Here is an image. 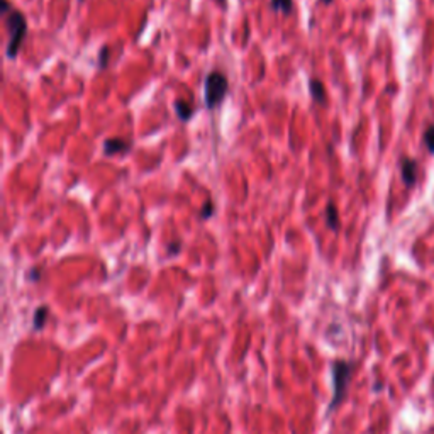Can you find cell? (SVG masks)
<instances>
[{"instance_id":"30bf717a","label":"cell","mask_w":434,"mask_h":434,"mask_svg":"<svg viewBox=\"0 0 434 434\" xmlns=\"http://www.w3.org/2000/svg\"><path fill=\"white\" fill-rule=\"evenodd\" d=\"M294 7V0H271V9L276 12H283V14H290Z\"/></svg>"},{"instance_id":"2e32d148","label":"cell","mask_w":434,"mask_h":434,"mask_svg":"<svg viewBox=\"0 0 434 434\" xmlns=\"http://www.w3.org/2000/svg\"><path fill=\"white\" fill-rule=\"evenodd\" d=\"M217 2L221 4V7H222V9H226V0H217Z\"/></svg>"},{"instance_id":"8992f818","label":"cell","mask_w":434,"mask_h":434,"mask_svg":"<svg viewBox=\"0 0 434 434\" xmlns=\"http://www.w3.org/2000/svg\"><path fill=\"white\" fill-rule=\"evenodd\" d=\"M309 87H311V95L314 98V102H317L319 105L326 104V88H324V83L317 78H312L309 82Z\"/></svg>"},{"instance_id":"52a82bcc","label":"cell","mask_w":434,"mask_h":434,"mask_svg":"<svg viewBox=\"0 0 434 434\" xmlns=\"http://www.w3.org/2000/svg\"><path fill=\"white\" fill-rule=\"evenodd\" d=\"M175 110H177V115L178 119L183 120V122H187V120L192 119V115H194V107H192L190 102H183V100H178L175 102Z\"/></svg>"},{"instance_id":"9c48e42d","label":"cell","mask_w":434,"mask_h":434,"mask_svg":"<svg viewBox=\"0 0 434 434\" xmlns=\"http://www.w3.org/2000/svg\"><path fill=\"white\" fill-rule=\"evenodd\" d=\"M46 319H48V307L46 306H41L36 309L34 312V319H33V324H34V329L39 331L46 324Z\"/></svg>"},{"instance_id":"5b68a950","label":"cell","mask_w":434,"mask_h":434,"mask_svg":"<svg viewBox=\"0 0 434 434\" xmlns=\"http://www.w3.org/2000/svg\"><path fill=\"white\" fill-rule=\"evenodd\" d=\"M400 173H402V180L407 187H412L417 182V163L414 160L404 158L400 163Z\"/></svg>"},{"instance_id":"8fae6325","label":"cell","mask_w":434,"mask_h":434,"mask_svg":"<svg viewBox=\"0 0 434 434\" xmlns=\"http://www.w3.org/2000/svg\"><path fill=\"white\" fill-rule=\"evenodd\" d=\"M424 144H426L429 153L434 155V126H429L424 131Z\"/></svg>"},{"instance_id":"ba28073f","label":"cell","mask_w":434,"mask_h":434,"mask_svg":"<svg viewBox=\"0 0 434 434\" xmlns=\"http://www.w3.org/2000/svg\"><path fill=\"white\" fill-rule=\"evenodd\" d=\"M326 224L329 226V229L339 231V216L334 202H329L328 207H326Z\"/></svg>"},{"instance_id":"4fadbf2b","label":"cell","mask_w":434,"mask_h":434,"mask_svg":"<svg viewBox=\"0 0 434 434\" xmlns=\"http://www.w3.org/2000/svg\"><path fill=\"white\" fill-rule=\"evenodd\" d=\"M212 214H214V204H212V200H207V202H205V205L202 207L200 217H202V219H209V217H212Z\"/></svg>"},{"instance_id":"7c38bea8","label":"cell","mask_w":434,"mask_h":434,"mask_svg":"<svg viewBox=\"0 0 434 434\" xmlns=\"http://www.w3.org/2000/svg\"><path fill=\"white\" fill-rule=\"evenodd\" d=\"M107 55H109V46H104L100 49V53H98V68L104 70L107 66Z\"/></svg>"},{"instance_id":"9a60e30c","label":"cell","mask_w":434,"mask_h":434,"mask_svg":"<svg viewBox=\"0 0 434 434\" xmlns=\"http://www.w3.org/2000/svg\"><path fill=\"white\" fill-rule=\"evenodd\" d=\"M38 278H39V271L34 268V270H31V273H29V280H31V281H36Z\"/></svg>"},{"instance_id":"7a4b0ae2","label":"cell","mask_w":434,"mask_h":434,"mask_svg":"<svg viewBox=\"0 0 434 434\" xmlns=\"http://www.w3.org/2000/svg\"><path fill=\"white\" fill-rule=\"evenodd\" d=\"M353 375V363L351 361L338 360L333 363V400L329 404V412H333L336 407L341 404L344 395H346L348 385H350V380Z\"/></svg>"},{"instance_id":"5bb4252c","label":"cell","mask_w":434,"mask_h":434,"mask_svg":"<svg viewBox=\"0 0 434 434\" xmlns=\"http://www.w3.org/2000/svg\"><path fill=\"white\" fill-rule=\"evenodd\" d=\"M180 248H182V244H180V243H172V244H168V254H175V253H178V251H180Z\"/></svg>"},{"instance_id":"3957f363","label":"cell","mask_w":434,"mask_h":434,"mask_svg":"<svg viewBox=\"0 0 434 434\" xmlns=\"http://www.w3.org/2000/svg\"><path fill=\"white\" fill-rule=\"evenodd\" d=\"M204 95H205V107L209 110L216 109L217 105H221V102L224 100L229 90V83L227 78L219 71H210L205 77L204 82Z\"/></svg>"},{"instance_id":"e0dca14e","label":"cell","mask_w":434,"mask_h":434,"mask_svg":"<svg viewBox=\"0 0 434 434\" xmlns=\"http://www.w3.org/2000/svg\"><path fill=\"white\" fill-rule=\"evenodd\" d=\"M326 4H333V0H324Z\"/></svg>"},{"instance_id":"277c9868","label":"cell","mask_w":434,"mask_h":434,"mask_svg":"<svg viewBox=\"0 0 434 434\" xmlns=\"http://www.w3.org/2000/svg\"><path fill=\"white\" fill-rule=\"evenodd\" d=\"M131 151V142L119 139V137H110L104 142V155L105 156H114V155H126Z\"/></svg>"},{"instance_id":"6da1fadb","label":"cell","mask_w":434,"mask_h":434,"mask_svg":"<svg viewBox=\"0 0 434 434\" xmlns=\"http://www.w3.org/2000/svg\"><path fill=\"white\" fill-rule=\"evenodd\" d=\"M2 16L4 21H6V26L9 29V43H7V49L6 55L9 60H16L17 55H19V49L22 46L26 39V33H28V22H26L24 16L21 14L19 11L12 9L9 6L7 0H2Z\"/></svg>"}]
</instances>
